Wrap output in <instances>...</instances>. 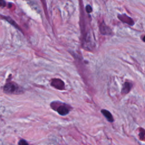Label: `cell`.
Returning <instances> with one entry per match:
<instances>
[{"label": "cell", "instance_id": "1", "mask_svg": "<svg viewBox=\"0 0 145 145\" xmlns=\"http://www.w3.org/2000/svg\"><path fill=\"white\" fill-rule=\"evenodd\" d=\"M50 107L53 110L57 111L61 116H66L72 110L69 105L66 104L61 103L60 102H54L50 104Z\"/></svg>", "mask_w": 145, "mask_h": 145}, {"label": "cell", "instance_id": "2", "mask_svg": "<svg viewBox=\"0 0 145 145\" xmlns=\"http://www.w3.org/2000/svg\"><path fill=\"white\" fill-rule=\"evenodd\" d=\"M4 91L8 94H21L23 92V90L17 84L14 82H9L4 87Z\"/></svg>", "mask_w": 145, "mask_h": 145}, {"label": "cell", "instance_id": "3", "mask_svg": "<svg viewBox=\"0 0 145 145\" xmlns=\"http://www.w3.org/2000/svg\"><path fill=\"white\" fill-rule=\"evenodd\" d=\"M51 86L57 90H63L65 89V83L60 79H53L51 81Z\"/></svg>", "mask_w": 145, "mask_h": 145}, {"label": "cell", "instance_id": "4", "mask_svg": "<svg viewBox=\"0 0 145 145\" xmlns=\"http://www.w3.org/2000/svg\"><path fill=\"white\" fill-rule=\"evenodd\" d=\"M118 18H119L121 22L123 23H126V24L129 25L130 26H133L134 24V22L133 20L131 19L129 16H128L126 14H121V15H118Z\"/></svg>", "mask_w": 145, "mask_h": 145}, {"label": "cell", "instance_id": "5", "mask_svg": "<svg viewBox=\"0 0 145 145\" xmlns=\"http://www.w3.org/2000/svg\"><path fill=\"white\" fill-rule=\"evenodd\" d=\"M99 28L100 32L104 35H111V33H112L111 28L108 26H107L104 22H103L100 25Z\"/></svg>", "mask_w": 145, "mask_h": 145}, {"label": "cell", "instance_id": "6", "mask_svg": "<svg viewBox=\"0 0 145 145\" xmlns=\"http://www.w3.org/2000/svg\"><path fill=\"white\" fill-rule=\"evenodd\" d=\"M132 86L133 85L131 83L128 82H125L123 85L122 90H121V94H123V95H126V94H128L130 92Z\"/></svg>", "mask_w": 145, "mask_h": 145}, {"label": "cell", "instance_id": "7", "mask_svg": "<svg viewBox=\"0 0 145 145\" xmlns=\"http://www.w3.org/2000/svg\"><path fill=\"white\" fill-rule=\"evenodd\" d=\"M101 113H102L103 115L106 118V119L110 123H113L114 121V119L112 114L109 111H107L106 109H102L101 110Z\"/></svg>", "mask_w": 145, "mask_h": 145}, {"label": "cell", "instance_id": "8", "mask_svg": "<svg viewBox=\"0 0 145 145\" xmlns=\"http://www.w3.org/2000/svg\"><path fill=\"white\" fill-rule=\"evenodd\" d=\"M4 18L6 20V21H8L10 23L11 25H13V26H14L16 28H19V26H18L17 25H16V23L14 21H13V19H11L10 18V17H6V16H4Z\"/></svg>", "mask_w": 145, "mask_h": 145}, {"label": "cell", "instance_id": "9", "mask_svg": "<svg viewBox=\"0 0 145 145\" xmlns=\"http://www.w3.org/2000/svg\"><path fill=\"white\" fill-rule=\"evenodd\" d=\"M18 145H29V144L25 140L22 139L18 142Z\"/></svg>", "mask_w": 145, "mask_h": 145}, {"label": "cell", "instance_id": "10", "mask_svg": "<svg viewBox=\"0 0 145 145\" xmlns=\"http://www.w3.org/2000/svg\"><path fill=\"white\" fill-rule=\"evenodd\" d=\"M86 10L88 13H90L92 11V9L91 8V6L90 5H87L86 7Z\"/></svg>", "mask_w": 145, "mask_h": 145}, {"label": "cell", "instance_id": "11", "mask_svg": "<svg viewBox=\"0 0 145 145\" xmlns=\"http://www.w3.org/2000/svg\"><path fill=\"white\" fill-rule=\"evenodd\" d=\"M142 40H143L144 42H145V36H143V38H142Z\"/></svg>", "mask_w": 145, "mask_h": 145}]
</instances>
